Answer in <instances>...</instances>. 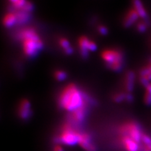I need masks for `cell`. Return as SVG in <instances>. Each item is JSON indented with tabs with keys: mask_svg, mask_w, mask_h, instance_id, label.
Segmentation results:
<instances>
[{
	"mask_svg": "<svg viewBox=\"0 0 151 151\" xmlns=\"http://www.w3.org/2000/svg\"><path fill=\"white\" fill-rule=\"evenodd\" d=\"M91 100L75 84L65 86L58 97L59 106L63 110L72 113L86 105H90Z\"/></svg>",
	"mask_w": 151,
	"mask_h": 151,
	"instance_id": "obj_1",
	"label": "cell"
},
{
	"mask_svg": "<svg viewBox=\"0 0 151 151\" xmlns=\"http://www.w3.org/2000/svg\"><path fill=\"white\" fill-rule=\"evenodd\" d=\"M18 39L22 42L23 52L28 58H34L44 48V42L35 28L26 27L18 34Z\"/></svg>",
	"mask_w": 151,
	"mask_h": 151,
	"instance_id": "obj_2",
	"label": "cell"
},
{
	"mask_svg": "<svg viewBox=\"0 0 151 151\" xmlns=\"http://www.w3.org/2000/svg\"><path fill=\"white\" fill-rule=\"evenodd\" d=\"M101 58L108 69L115 72L122 70L124 65V55L119 50L108 49L102 51Z\"/></svg>",
	"mask_w": 151,
	"mask_h": 151,
	"instance_id": "obj_3",
	"label": "cell"
},
{
	"mask_svg": "<svg viewBox=\"0 0 151 151\" xmlns=\"http://www.w3.org/2000/svg\"><path fill=\"white\" fill-rule=\"evenodd\" d=\"M80 132L75 125L69 122H65L60 129V133L57 137L58 142L68 146H73L78 144Z\"/></svg>",
	"mask_w": 151,
	"mask_h": 151,
	"instance_id": "obj_4",
	"label": "cell"
},
{
	"mask_svg": "<svg viewBox=\"0 0 151 151\" xmlns=\"http://www.w3.org/2000/svg\"><path fill=\"white\" fill-rule=\"evenodd\" d=\"M118 133L119 135L129 136L141 144L142 139L144 134L140 125L134 121H127L123 123L118 129Z\"/></svg>",
	"mask_w": 151,
	"mask_h": 151,
	"instance_id": "obj_5",
	"label": "cell"
},
{
	"mask_svg": "<svg viewBox=\"0 0 151 151\" xmlns=\"http://www.w3.org/2000/svg\"><path fill=\"white\" fill-rule=\"evenodd\" d=\"M78 47L82 58L86 59L88 58L89 52H94L97 49L95 42L89 40L86 36H81L78 39Z\"/></svg>",
	"mask_w": 151,
	"mask_h": 151,
	"instance_id": "obj_6",
	"label": "cell"
},
{
	"mask_svg": "<svg viewBox=\"0 0 151 151\" xmlns=\"http://www.w3.org/2000/svg\"><path fill=\"white\" fill-rule=\"evenodd\" d=\"M119 143L125 151H142V144L124 135H119Z\"/></svg>",
	"mask_w": 151,
	"mask_h": 151,
	"instance_id": "obj_7",
	"label": "cell"
},
{
	"mask_svg": "<svg viewBox=\"0 0 151 151\" xmlns=\"http://www.w3.org/2000/svg\"><path fill=\"white\" fill-rule=\"evenodd\" d=\"M90 105H86L74 111L69 113V122L76 127L77 125H81L86 119L87 113L88 111V107Z\"/></svg>",
	"mask_w": 151,
	"mask_h": 151,
	"instance_id": "obj_8",
	"label": "cell"
},
{
	"mask_svg": "<svg viewBox=\"0 0 151 151\" xmlns=\"http://www.w3.org/2000/svg\"><path fill=\"white\" fill-rule=\"evenodd\" d=\"M17 114L22 120H27L32 115V105L27 99H23L19 103L17 108Z\"/></svg>",
	"mask_w": 151,
	"mask_h": 151,
	"instance_id": "obj_9",
	"label": "cell"
},
{
	"mask_svg": "<svg viewBox=\"0 0 151 151\" xmlns=\"http://www.w3.org/2000/svg\"><path fill=\"white\" fill-rule=\"evenodd\" d=\"M78 145L85 151H97L96 146L94 144L91 135L87 132H80Z\"/></svg>",
	"mask_w": 151,
	"mask_h": 151,
	"instance_id": "obj_10",
	"label": "cell"
},
{
	"mask_svg": "<svg viewBox=\"0 0 151 151\" xmlns=\"http://www.w3.org/2000/svg\"><path fill=\"white\" fill-rule=\"evenodd\" d=\"M140 18L138 13L132 8L127 12L125 15L123 19V25L126 28H129L138 22Z\"/></svg>",
	"mask_w": 151,
	"mask_h": 151,
	"instance_id": "obj_11",
	"label": "cell"
},
{
	"mask_svg": "<svg viewBox=\"0 0 151 151\" xmlns=\"http://www.w3.org/2000/svg\"><path fill=\"white\" fill-rule=\"evenodd\" d=\"M139 82L144 88L151 82V65L147 64L139 70Z\"/></svg>",
	"mask_w": 151,
	"mask_h": 151,
	"instance_id": "obj_12",
	"label": "cell"
},
{
	"mask_svg": "<svg viewBox=\"0 0 151 151\" xmlns=\"http://www.w3.org/2000/svg\"><path fill=\"white\" fill-rule=\"evenodd\" d=\"M135 83V74L133 70L127 71L125 76L124 86L127 93H132L134 91Z\"/></svg>",
	"mask_w": 151,
	"mask_h": 151,
	"instance_id": "obj_13",
	"label": "cell"
},
{
	"mask_svg": "<svg viewBox=\"0 0 151 151\" xmlns=\"http://www.w3.org/2000/svg\"><path fill=\"white\" fill-rule=\"evenodd\" d=\"M133 8L138 13L140 18L142 20H146L149 18L148 13L144 7L142 0H132Z\"/></svg>",
	"mask_w": 151,
	"mask_h": 151,
	"instance_id": "obj_14",
	"label": "cell"
},
{
	"mask_svg": "<svg viewBox=\"0 0 151 151\" xmlns=\"http://www.w3.org/2000/svg\"><path fill=\"white\" fill-rule=\"evenodd\" d=\"M2 22L4 27L8 28L17 25V18L15 13L13 11H11L6 13L3 18Z\"/></svg>",
	"mask_w": 151,
	"mask_h": 151,
	"instance_id": "obj_15",
	"label": "cell"
},
{
	"mask_svg": "<svg viewBox=\"0 0 151 151\" xmlns=\"http://www.w3.org/2000/svg\"><path fill=\"white\" fill-rule=\"evenodd\" d=\"M15 13L17 18V25H22L27 23L30 20V13H26L22 10H16L14 9L12 10Z\"/></svg>",
	"mask_w": 151,
	"mask_h": 151,
	"instance_id": "obj_16",
	"label": "cell"
},
{
	"mask_svg": "<svg viewBox=\"0 0 151 151\" xmlns=\"http://www.w3.org/2000/svg\"><path fill=\"white\" fill-rule=\"evenodd\" d=\"M151 25V21L150 18L146 20H142L138 22L136 24V30L140 34H144L147 30L148 28Z\"/></svg>",
	"mask_w": 151,
	"mask_h": 151,
	"instance_id": "obj_17",
	"label": "cell"
},
{
	"mask_svg": "<svg viewBox=\"0 0 151 151\" xmlns=\"http://www.w3.org/2000/svg\"><path fill=\"white\" fill-rule=\"evenodd\" d=\"M142 151H151V136L145 134L142 139Z\"/></svg>",
	"mask_w": 151,
	"mask_h": 151,
	"instance_id": "obj_18",
	"label": "cell"
},
{
	"mask_svg": "<svg viewBox=\"0 0 151 151\" xmlns=\"http://www.w3.org/2000/svg\"><path fill=\"white\" fill-rule=\"evenodd\" d=\"M144 102L147 106H151V83L145 87Z\"/></svg>",
	"mask_w": 151,
	"mask_h": 151,
	"instance_id": "obj_19",
	"label": "cell"
},
{
	"mask_svg": "<svg viewBox=\"0 0 151 151\" xmlns=\"http://www.w3.org/2000/svg\"><path fill=\"white\" fill-rule=\"evenodd\" d=\"M55 79L58 81H63L68 78V74L63 70H56L54 73Z\"/></svg>",
	"mask_w": 151,
	"mask_h": 151,
	"instance_id": "obj_20",
	"label": "cell"
},
{
	"mask_svg": "<svg viewBox=\"0 0 151 151\" xmlns=\"http://www.w3.org/2000/svg\"><path fill=\"white\" fill-rule=\"evenodd\" d=\"M127 92H119L115 93L112 96L113 100L117 103H120L123 101H126Z\"/></svg>",
	"mask_w": 151,
	"mask_h": 151,
	"instance_id": "obj_21",
	"label": "cell"
},
{
	"mask_svg": "<svg viewBox=\"0 0 151 151\" xmlns=\"http://www.w3.org/2000/svg\"><path fill=\"white\" fill-rule=\"evenodd\" d=\"M59 44L61 48H62L63 52L68 50V49L70 48V47H72L68 39H67L66 38H64V37H61L60 39H59Z\"/></svg>",
	"mask_w": 151,
	"mask_h": 151,
	"instance_id": "obj_22",
	"label": "cell"
},
{
	"mask_svg": "<svg viewBox=\"0 0 151 151\" xmlns=\"http://www.w3.org/2000/svg\"><path fill=\"white\" fill-rule=\"evenodd\" d=\"M27 1V0H15V1L12 3V6L13 8V9H16V10L21 9L23 6L25 5Z\"/></svg>",
	"mask_w": 151,
	"mask_h": 151,
	"instance_id": "obj_23",
	"label": "cell"
},
{
	"mask_svg": "<svg viewBox=\"0 0 151 151\" xmlns=\"http://www.w3.org/2000/svg\"><path fill=\"white\" fill-rule=\"evenodd\" d=\"M34 4H33L31 1H27L25 5L23 6V8L21 9H19V10H22L26 13H30L32 12H33V10H34Z\"/></svg>",
	"mask_w": 151,
	"mask_h": 151,
	"instance_id": "obj_24",
	"label": "cell"
},
{
	"mask_svg": "<svg viewBox=\"0 0 151 151\" xmlns=\"http://www.w3.org/2000/svg\"><path fill=\"white\" fill-rule=\"evenodd\" d=\"M97 30L99 32V34L101 35H103V36L107 35L108 34V28L105 25H99L97 27Z\"/></svg>",
	"mask_w": 151,
	"mask_h": 151,
	"instance_id": "obj_25",
	"label": "cell"
},
{
	"mask_svg": "<svg viewBox=\"0 0 151 151\" xmlns=\"http://www.w3.org/2000/svg\"><path fill=\"white\" fill-rule=\"evenodd\" d=\"M134 97L132 93H127V96H126V101L129 103H131L134 101Z\"/></svg>",
	"mask_w": 151,
	"mask_h": 151,
	"instance_id": "obj_26",
	"label": "cell"
},
{
	"mask_svg": "<svg viewBox=\"0 0 151 151\" xmlns=\"http://www.w3.org/2000/svg\"><path fill=\"white\" fill-rule=\"evenodd\" d=\"M53 151H64L63 147L59 144H57L55 145L53 149Z\"/></svg>",
	"mask_w": 151,
	"mask_h": 151,
	"instance_id": "obj_27",
	"label": "cell"
},
{
	"mask_svg": "<svg viewBox=\"0 0 151 151\" xmlns=\"http://www.w3.org/2000/svg\"><path fill=\"white\" fill-rule=\"evenodd\" d=\"M148 64H149L151 65V57L149 58V60H148Z\"/></svg>",
	"mask_w": 151,
	"mask_h": 151,
	"instance_id": "obj_28",
	"label": "cell"
},
{
	"mask_svg": "<svg viewBox=\"0 0 151 151\" xmlns=\"http://www.w3.org/2000/svg\"><path fill=\"white\" fill-rule=\"evenodd\" d=\"M9 1H11V2H12V3L13 2H14V1H15V0H9Z\"/></svg>",
	"mask_w": 151,
	"mask_h": 151,
	"instance_id": "obj_29",
	"label": "cell"
}]
</instances>
